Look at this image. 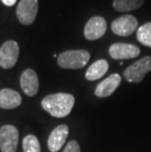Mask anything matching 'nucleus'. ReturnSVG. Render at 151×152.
I'll return each mask as SVG.
<instances>
[{
    "instance_id": "obj_1",
    "label": "nucleus",
    "mask_w": 151,
    "mask_h": 152,
    "mask_svg": "<svg viewBox=\"0 0 151 152\" xmlns=\"http://www.w3.org/2000/svg\"><path fill=\"white\" fill-rule=\"evenodd\" d=\"M75 105V97L70 93L59 92L46 95L41 100V107L55 118L67 117Z\"/></svg>"
},
{
    "instance_id": "obj_2",
    "label": "nucleus",
    "mask_w": 151,
    "mask_h": 152,
    "mask_svg": "<svg viewBox=\"0 0 151 152\" xmlns=\"http://www.w3.org/2000/svg\"><path fill=\"white\" fill-rule=\"evenodd\" d=\"M90 59V54L88 50L77 49L67 50L57 56V63L63 69H82Z\"/></svg>"
},
{
    "instance_id": "obj_3",
    "label": "nucleus",
    "mask_w": 151,
    "mask_h": 152,
    "mask_svg": "<svg viewBox=\"0 0 151 152\" xmlns=\"http://www.w3.org/2000/svg\"><path fill=\"white\" fill-rule=\"evenodd\" d=\"M149 72H151V56H145L128 66L124 71V77L128 83H139Z\"/></svg>"
},
{
    "instance_id": "obj_4",
    "label": "nucleus",
    "mask_w": 151,
    "mask_h": 152,
    "mask_svg": "<svg viewBox=\"0 0 151 152\" xmlns=\"http://www.w3.org/2000/svg\"><path fill=\"white\" fill-rule=\"evenodd\" d=\"M139 22L133 15H123L112 22V31L120 37H130L137 30Z\"/></svg>"
},
{
    "instance_id": "obj_5",
    "label": "nucleus",
    "mask_w": 151,
    "mask_h": 152,
    "mask_svg": "<svg viewBox=\"0 0 151 152\" xmlns=\"http://www.w3.org/2000/svg\"><path fill=\"white\" fill-rule=\"evenodd\" d=\"M37 11L38 0H21L16 10V15L21 24L30 26L36 18Z\"/></svg>"
},
{
    "instance_id": "obj_6",
    "label": "nucleus",
    "mask_w": 151,
    "mask_h": 152,
    "mask_svg": "<svg viewBox=\"0 0 151 152\" xmlns=\"http://www.w3.org/2000/svg\"><path fill=\"white\" fill-rule=\"evenodd\" d=\"M19 142L18 129L12 125L0 128V149L2 152H16Z\"/></svg>"
},
{
    "instance_id": "obj_7",
    "label": "nucleus",
    "mask_w": 151,
    "mask_h": 152,
    "mask_svg": "<svg viewBox=\"0 0 151 152\" xmlns=\"http://www.w3.org/2000/svg\"><path fill=\"white\" fill-rule=\"evenodd\" d=\"M20 48L15 40H8L0 48V66L3 69H11L18 61Z\"/></svg>"
},
{
    "instance_id": "obj_8",
    "label": "nucleus",
    "mask_w": 151,
    "mask_h": 152,
    "mask_svg": "<svg viewBox=\"0 0 151 152\" xmlns=\"http://www.w3.org/2000/svg\"><path fill=\"white\" fill-rule=\"evenodd\" d=\"M107 30V23L100 16H94L88 21L85 26L83 34L88 40H96L102 37Z\"/></svg>"
},
{
    "instance_id": "obj_9",
    "label": "nucleus",
    "mask_w": 151,
    "mask_h": 152,
    "mask_svg": "<svg viewBox=\"0 0 151 152\" xmlns=\"http://www.w3.org/2000/svg\"><path fill=\"white\" fill-rule=\"evenodd\" d=\"M109 54L115 60L133 59L140 54V49L134 44L117 42L109 47Z\"/></svg>"
},
{
    "instance_id": "obj_10",
    "label": "nucleus",
    "mask_w": 151,
    "mask_h": 152,
    "mask_svg": "<svg viewBox=\"0 0 151 152\" xmlns=\"http://www.w3.org/2000/svg\"><path fill=\"white\" fill-rule=\"evenodd\" d=\"M121 76L119 74H112L111 76L99 83L95 87V96L99 98H105L112 95L121 85Z\"/></svg>"
},
{
    "instance_id": "obj_11",
    "label": "nucleus",
    "mask_w": 151,
    "mask_h": 152,
    "mask_svg": "<svg viewBox=\"0 0 151 152\" xmlns=\"http://www.w3.org/2000/svg\"><path fill=\"white\" fill-rule=\"evenodd\" d=\"M69 135V127L67 125H60L56 127L51 132V134L48 137V148L50 152L59 151L68 138Z\"/></svg>"
},
{
    "instance_id": "obj_12",
    "label": "nucleus",
    "mask_w": 151,
    "mask_h": 152,
    "mask_svg": "<svg viewBox=\"0 0 151 152\" xmlns=\"http://www.w3.org/2000/svg\"><path fill=\"white\" fill-rule=\"evenodd\" d=\"M20 85L23 91L28 96H34L39 88L38 77L33 69H27L21 75Z\"/></svg>"
},
{
    "instance_id": "obj_13",
    "label": "nucleus",
    "mask_w": 151,
    "mask_h": 152,
    "mask_svg": "<svg viewBox=\"0 0 151 152\" xmlns=\"http://www.w3.org/2000/svg\"><path fill=\"white\" fill-rule=\"evenodd\" d=\"M22 103V96L18 91L4 88L0 90V108L14 109L20 106Z\"/></svg>"
},
{
    "instance_id": "obj_14",
    "label": "nucleus",
    "mask_w": 151,
    "mask_h": 152,
    "mask_svg": "<svg viewBox=\"0 0 151 152\" xmlns=\"http://www.w3.org/2000/svg\"><path fill=\"white\" fill-rule=\"evenodd\" d=\"M109 69V64L104 59H99L92 63L88 67V71L85 72V79L88 80H96L103 77Z\"/></svg>"
},
{
    "instance_id": "obj_15",
    "label": "nucleus",
    "mask_w": 151,
    "mask_h": 152,
    "mask_svg": "<svg viewBox=\"0 0 151 152\" xmlns=\"http://www.w3.org/2000/svg\"><path fill=\"white\" fill-rule=\"evenodd\" d=\"M144 0H114L113 7L118 12L136 10L143 4Z\"/></svg>"
},
{
    "instance_id": "obj_16",
    "label": "nucleus",
    "mask_w": 151,
    "mask_h": 152,
    "mask_svg": "<svg viewBox=\"0 0 151 152\" xmlns=\"http://www.w3.org/2000/svg\"><path fill=\"white\" fill-rule=\"evenodd\" d=\"M136 38L141 44L151 47V22L146 23L137 28Z\"/></svg>"
},
{
    "instance_id": "obj_17",
    "label": "nucleus",
    "mask_w": 151,
    "mask_h": 152,
    "mask_svg": "<svg viewBox=\"0 0 151 152\" xmlns=\"http://www.w3.org/2000/svg\"><path fill=\"white\" fill-rule=\"evenodd\" d=\"M24 152H41L40 144L37 137L34 134H28L23 140Z\"/></svg>"
},
{
    "instance_id": "obj_18",
    "label": "nucleus",
    "mask_w": 151,
    "mask_h": 152,
    "mask_svg": "<svg viewBox=\"0 0 151 152\" xmlns=\"http://www.w3.org/2000/svg\"><path fill=\"white\" fill-rule=\"evenodd\" d=\"M63 152H81V147H80L78 141L71 140L66 144Z\"/></svg>"
},
{
    "instance_id": "obj_19",
    "label": "nucleus",
    "mask_w": 151,
    "mask_h": 152,
    "mask_svg": "<svg viewBox=\"0 0 151 152\" xmlns=\"http://www.w3.org/2000/svg\"><path fill=\"white\" fill-rule=\"evenodd\" d=\"M1 1L4 3L6 6H9V7H10V6H13L15 4L17 0H1Z\"/></svg>"
}]
</instances>
